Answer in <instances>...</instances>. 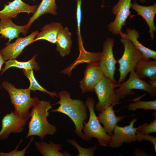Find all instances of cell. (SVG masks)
Segmentation results:
<instances>
[{
    "instance_id": "obj_30",
    "label": "cell",
    "mask_w": 156,
    "mask_h": 156,
    "mask_svg": "<svg viewBox=\"0 0 156 156\" xmlns=\"http://www.w3.org/2000/svg\"><path fill=\"white\" fill-rule=\"evenodd\" d=\"M34 136H31L30 138V140L27 146L23 149L18 151V147L22 141V140H21L19 143L14 150L8 153L0 152V156H24L25 155L26 151L34 139Z\"/></svg>"
},
{
    "instance_id": "obj_14",
    "label": "cell",
    "mask_w": 156,
    "mask_h": 156,
    "mask_svg": "<svg viewBox=\"0 0 156 156\" xmlns=\"http://www.w3.org/2000/svg\"><path fill=\"white\" fill-rule=\"evenodd\" d=\"M38 6L30 5L21 0H14L4 5L3 9L0 10V19L6 18H16L21 13L34 14Z\"/></svg>"
},
{
    "instance_id": "obj_20",
    "label": "cell",
    "mask_w": 156,
    "mask_h": 156,
    "mask_svg": "<svg viewBox=\"0 0 156 156\" xmlns=\"http://www.w3.org/2000/svg\"><path fill=\"white\" fill-rule=\"evenodd\" d=\"M63 28L60 23L52 22L47 24L41 29V31L38 32L33 42L44 40L53 44L56 43L58 34Z\"/></svg>"
},
{
    "instance_id": "obj_9",
    "label": "cell",
    "mask_w": 156,
    "mask_h": 156,
    "mask_svg": "<svg viewBox=\"0 0 156 156\" xmlns=\"http://www.w3.org/2000/svg\"><path fill=\"white\" fill-rule=\"evenodd\" d=\"M132 0H119L112 9L115 17L113 21L107 26L109 31L112 34L118 35L122 32L121 29L126 24V21L131 15L130 9Z\"/></svg>"
},
{
    "instance_id": "obj_35",
    "label": "cell",
    "mask_w": 156,
    "mask_h": 156,
    "mask_svg": "<svg viewBox=\"0 0 156 156\" xmlns=\"http://www.w3.org/2000/svg\"><path fill=\"white\" fill-rule=\"evenodd\" d=\"M139 0L140 1V2L142 3H144L146 1V0Z\"/></svg>"
},
{
    "instance_id": "obj_18",
    "label": "cell",
    "mask_w": 156,
    "mask_h": 156,
    "mask_svg": "<svg viewBox=\"0 0 156 156\" xmlns=\"http://www.w3.org/2000/svg\"><path fill=\"white\" fill-rule=\"evenodd\" d=\"M119 35L121 38L127 39L131 41L135 47L141 53L144 58L156 60V51L145 47L139 42L138 40L140 37L139 34L136 30L127 28L126 33L121 32Z\"/></svg>"
},
{
    "instance_id": "obj_3",
    "label": "cell",
    "mask_w": 156,
    "mask_h": 156,
    "mask_svg": "<svg viewBox=\"0 0 156 156\" xmlns=\"http://www.w3.org/2000/svg\"><path fill=\"white\" fill-rule=\"evenodd\" d=\"M2 86L9 94L11 102L14 106V112L28 120L30 118L29 109L40 100L38 98L31 96V90L28 88H17L7 81H3Z\"/></svg>"
},
{
    "instance_id": "obj_19",
    "label": "cell",
    "mask_w": 156,
    "mask_h": 156,
    "mask_svg": "<svg viewBox=\"0 0 156 156\" xmlns=\"http://www.w3.org/2000/svg\"><path fill=\"white\" fill-rule=\"evenodd\" d=\"M134 70L138 76L142 79L148 78L156 80V60L141 58L137 62Z\"/></svg>"
},
{
    "instance_id": "obj_1",
    "label": "cell",
    "mask_w": 156,
    "mask_h": 156,
    "mask_svg": "<svg viewBox=\"0 0 156 156\" xmlns=\"http://www.w3.org/2000/svg\"><path fill=\"white\" fill-rule=\"evenodd\" d=\"M57 94L60 100L52 105L59 104L60 106L56 109H51L50 111L60 112L69 117L75 125V133L82 139L83 124L88 118L85 103L80 100L71 98L70 93L65 90L58 92Z\"/></svg>"
},
{
    "instance_id": "obj_13",
    "label": "cell",
    "mask_w": 156,
    "mask_h": 156,
    "mask_svg": "<svg viewBox=\"0 0 156 156\" xmlns=\"http://www.w3.org/2000/svg\"><path fill=\"white\" fill-rule=\"evenodd\" d=\"M104 76L97 63L88 64L85 71L84 77L79 82L82 92H94L95 86Z\"/></svg>"
},
{
    "instance_id": "obj_6",
    "label": "cell",
    "mask_w": 156,
    "mask_h": 156,
    "mask_svg": "<svg viewBox=\"0 0 156 156\" xmlns=\"http://www.w3.org/2000/svg\"><path fill=\"white\" fill-rule=\"evenodd\" d=\"M120 42L123 45L124 50L122 57L117 61L119 64L120 73L118 83L124 82L127 75L134 69L138 62L143 57L141 53L130 40L121 38Z\"/></svg>"
},
{
    "instance_id": "obj_26",
    "label": "cell",
    "mask_w": 156,
    "mask_h": 156,
    "mask_svg": "<svg viewBox=\"0 0 156 156\" xmlns=\"http://www.w3.org/2000/svg\"><path fill=\"white\" fill-rule=\"evenodd\" d=\"M145 95L143 94L141 96L131 99L134 102L130 103L128 105L127 109L131 111H134L138 109L144 110L149 109L156 110V100L142 101L140 99Z\"/></svg>"
},
{
    "instance_id": "obj_4",
    "label": "cell",
    "mask_w": 156,
    "mask_h": 156,
    "mask_svg": "<svg viewBox=\"0 0 156 156\" xmlns=\"http://www.w3.org/2000/svg\"><path fill=\"white\" fill-rule=\"evenodd\" d=\"M89 112L88 122L84 123L82 139L89 141L92 138L98 140L99 144L103 146H109L111 136L108 134L101 125L94 111L95 101L92 97L88 98L85 103Z\"/></svg>"
},
{
    "instance_id": "obj_5",
    "label": "cell",
    "mask_w": 156,
    "mask_h": 156,
    "mask_svg": "<svg viewBox=\"0 0 156 156\" xmlns=\"http://www.w3.org/2000/svg\"><path fill=\"white\" fill-rule=\"evenodd\" d=\"M118 87L115 84L104 76L96 84L94 91L98 97V102L94 108L98 112H101L109 106L120 103V99L116 94L115 88Z\"/></svg>"
},
{
    "instance_id": "obj_25",
    "label": "cell",
    "mask_w": 156,
    "mask_h": 156,
    "mask_svg": "<svg viewBox=\"0 0 156 156\" xmlns=\"http://www.w3.org/2000/svg\"><path fill=\"white\" fill-rule=\"evenodd\" d=\"M23 72L24 75L29 80L30 85L28 88L31 91L34 92L38 90L43 93H45L48 94L51 97L54 98V97H58V94L55 92H50L42 87L37 81L34 74L33 70H26L23 69Z\"/></svg>"
},
{
    "instance_id": "obj_12",
    "label": "cell",
    "mask_w": 156,
    "mask_h": 156,
    "mask_svg": "<svg viewBox=\"0 0 156 156\" xmlns=\"http://www.w3.org/2000/svg\"><path fill=\"white\" fill-rule=\"evenodd\" d=\"M27 121L16 114L14 111L5 115L2 120L0 139H6L11 133L22 132Z\"/></svg>"
},
{
    "instance_id": "obj_33",
    "label": "cell",
    "mask_w": 156,
    "mask_h": 156,
    "mask_svg": "<svg viewBox=\"0 0 156 156\" xmlns=\"http://www.w3.org/2000/svg\"><path fill=\"white\" fill-rule=\"evenodd\" d=\"M148 83L153 87L156 88V80H152L149 79L148 81Z\"/></svg>"
},
{
    "instance_id": "obj_22",
    "label": "cell",
    "mask_w": 156,
    "mask_h": 156,
    "mask_svg": "<svg viewBox=\"0 0 156 156\" xmlns=\"http://www.w3.org/2000/svg\"><path fill=\"white\" fill-rule=\"evenodd\" d=\"M37 149L43 156H70L69 153L66 151H61V143L55 144L49 141V143L43 141L35 142Z\"/></svg>"
},
{
    "instance_id": "obj_31",
    "label": "cell",
    "mask_w": 156,
    "mask_h": 156,
    "mask_svg": "<svg viewBox=\"0 0 156 156\" xmlns=\"http://www.w3.org/2000/svg\"><path fill=\"white\" fill-rule=\"evenodd\" d=\"M137 141L142 142L143 140H146L150 142L153 145L155 151L156 152V137L149 134H137Z\"/></svg>"
},
{
    "instance_id": "obj_34",
    "label": "cell",
    "mask_w": 156,
    "mask_h": 156,
    "mask_svg": "<svg viewBox=\"0 0 156 156\" xmlns=\"http://www.w3.org/2000/svg\"><path fill=\"white\" fill-rule=\"evenodd\" d=\"M5 61L3 59L2 55L0 53V71L3 64L5 63Z\"/></svg>"
},
{
    "instance_id": "obj_7",
    "label": "cell",
    "mask_w": 156,
    "mask_h": 156,
    "mask_svg": "<svg viewBox=\"0 0 156 156\" xmlns=\"http://www.w3.org/2000/svg\"><path fill=\"white\" fill-rule=\"evenodd\" d=\"M130 73L128 79L124 82L118 83L119 88L115 90L116 94L120 99H123L126 96L135 94V92L131 90L133 89L144 90L148 92L151 97H156V88L140 78L134 69L132 70Z\"/></svg>"
},
{
    "instance_id": "obj_8",
    "label": "cell",
    "mask_w": 156,
    "mask_h": 156,
    "mask_svg": "<svg viewBox=\"0 0 156 156\" xmlns=\"http://www.w3.org/2000/svg\"><path fill=\"white\" fill-rule=\"evenodd\" d=\"M114 38H107L104 42L103 49L100 52L98 64L101 69L104 76L116 84L117 81L114 77L117 62L115 59L113 52L114 42Z\"/></svg>"
},
{
    "instance_id": "obj_23",
    "label": "cell",
    "mask_w": 156,
    "mask_h": 156,
    "mask_svg": "<svg viewBox=\"0 0 156 156\" xmlns=\"http://www.w3.org/2000/svg\"><path fill=\"white\" fill-rule=\"evenodd\" d=\"M57 9L55 0H42L35 12L26 25L28 29L35 20L42 15L49 14L54 16L56 15L57 14Z\"/></svg>"
},
{
    "instance_id": "obj_28",
    "label": "cell",
    "mask_w": 156,
    "mask_h": 156,
    "mask_svg": "<svg viewBox=\"0 0 156 156\" xmlns=\"http://www.w3.org/2000/svg\"><path fill=\"white\" fill-rule=\"evenodd\" d=\"M76 1L77 4L76 16L77 23V34L79 47V48H81L83 47L81 33V26L82 18L81 0H76Z\"/></svg>"
},
{
    "instance_id": "obj_2",
    "label": "cell",
    "mask_w": 156,
    "mask_h": 156,
    "mask_svg": "<svg viewBox=\"0 0 156 156\" xmlns=\"http://www.w3.org/2000/svg\"><path fill=\"white\" fill-rule=\"evenodd\" d=\"M52 105L49 101L39 100L33 106L30 112V119L26 138L36 136L43 139L47 135H53L55 133L56 126L50 123L47 119Z\"/></svg>"
},
{
    "instance_id": "obj_11",
    "label": "cell",
    "mask_w": 156,
    "mask_h": 156,
    "mask_svg": "<svg viewBox=\"0 0 156 156\" xmlns=\"http://www.w3.org/2000/svg\"><path fill=\"white\" fill-rule=\"evenodd\" d=\"M38 33L37 31H34L25 37L17 38L13 43L6 44V46L0 50L4 61L15 59L26 47L34 42Z\"/></svg>"
},
{
    "instance_id": "obj_21",
    "label": "cell",
    "mask_w": 156,
    "mask_h": 156,
    "mask_svg": "<svg viewBox=\"0 0 156 156\" xmlns=\"http://www.w3.org/2000/svg\"><path fill=\"white\" fill-rule=\"evenodd\" d=\"M56 51L62 57L68 55L72 45L71 33L68 27L63 28L60 31L57 39Z\"/></svg>"
},
{
    "instance_id": "obj_15",
    "label": "cell",
    "mask_w": 156,
    "mask_h": 156,
    "mask_svg": "<svg viewBox=\"0 0 156 156\" xmlns=\"http://www.w3.org/2000/svg\"><path fill=\"white\" fill-rule=\"evenodd\" d=\"M131 8L137 12L136 15L141 16L145 21L149 29V33L151 40L154 39L156 31L154 20L156 14V3L153 5L146 6L138 4L135 1L131 3Z\"/></svg>"
},
{
    "instance_id": "obj_16",
    "label": "cell",
    "mask_w": 156,
    "mask_h": 156,
    "mask_svg": "<svg viewBox=\"0 0 156 156\" xmlns=\"http://www.w3.org/2000/svg\"><path fill=\"white\" fill-rule=\"evenodd\" d=\"M116 105V104H114L108 107L100 112L97 116L100 122L103 125L104 130L111 136L117 123L126 117L125 115L116 116L115 114L116 111L113 109L114 106Z\"/></svg>"
},
{
    "instance_id": "obj_17",
    "label": "cell",
    "mask_w": 156,
    "mask_h": 156,
    "mask_svg": "<svg viewBox=\"0 0 156 156\" xmlns=\"http://www.w3.org/2000/svg\"><path fill=\"white\" fill-rule=\"evenodd\" d=\"M28 29L26 25H18L14 24L11 18H6L0 21V34L9 40L7 44L15 38H18L20 33L25 35L27 33Z\"/></svg>"
},
{
    "instance_id": "obj_29",
    "label": "cell",
    "mask_w": 156,
    "mask_h": 156,
    "mask_svg": "<svg viewBox=\"0 0 156 156\" xmlns=\"http://www.w3.org/2000/svg\"><path fill=\"white\" fill-rule=\"evenodd\" d=\"M136 134H149L156 132V117L150 124L145 123L138 127Z\"/></svg>"
},
{
    "instance_id": "obj_27",
    "label": "cell",
    "mask_w": 156,
    "mask_h": 156,
    "mask_svg": "<svg viewBox=\"0 0 156 156\" xmlns=\"http://www.w3.org/2000/svg\"><path fill=\"white\" fill-rule=\"evenodd\" d=\"M66 141L74 146L78 151V156H94V152L96 149V146L94 145L90 148H86L81 146L74 139H68Z\"/></svg>"
},
{
    "instance_id": "obj_10",
    "label": "cell",
    "mask_w": 156,
    "mask_h": 156,
    "mask_svg": "<svg viewBox=\"0 0 156 156\" xmlns=\"http://www.w3.org/2000/svg\"><path fill=\"white\" fill-rule=\"evenodd\" d=\"M137 121L136 118H134L130 121L128 125L120 127L117 125L111 136L109 146L112 148H118L124 143L137 141L136 132L138 127H133Z\"/></svg>"
},
{
    "instance_id": "obj_24",
    "label": "cell",
    "mask_w": 156,
    "mask_h": 156,
    "mask_svg": "<svg viewBox=\"0 0 156 156\" xmlns=\"http://www.w3.org/2000/svg\"><path fill=\"white\" fill-rule=\"evenodd\" d=\"M37 54L34 55L27 62H20L15 59L9 60L5 62V65L2 69L1 75L6 70L11 67H16L26 70H33L37 71L40 69L38 64L36 60Z\"/></svg>"
},
{
    "instance_id": "obj_36",
    "label": "cell",
    "mask_w": 156,
    "mask_h": 156,
    "mask_svg": "<svg viewBox=\"0 0 156 156\" xmlns=\"http://www.w3.org/2000/svg\"><path fill=\"white\" fill-rule=\"evenodd\" d=\"M105 0H102V2L101 5V7L103 8L104 7V3Z\"/></svg>"
},
{
    "instance_id": "obj_32",
    "label": "cell",
    "mask_w": 156,
    "mask_h": 156,
    "mask_svg": "<svg viewBox=\"0 0 156 156\" xmlns=\"http://www.w3.org/2000/svg\"><path fill=\"white\" fill-rule=\"evenodd\" d=\"M134 153L135 156H148V154L144 151H142L138 148H134Z\"/></svg>"
}]
</instances>
